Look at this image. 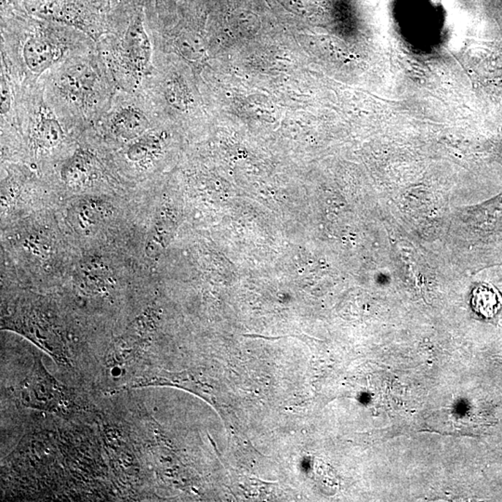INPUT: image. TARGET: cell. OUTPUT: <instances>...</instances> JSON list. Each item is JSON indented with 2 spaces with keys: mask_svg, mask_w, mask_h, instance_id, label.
Returning <instances> with one entry per match:
<instances>
[{
  "mask_svg": "<svg viewBox=\"0 0 502 502\" xmlns=\"http://www.w3.org/2000/svg\"><path fill=\"white\" fill-rule=\"evenodd\" d=\"M61 136V127L53 119H43L37 127V138L40 145H55L59 143Z\"/></svg>",
  "mask_w": 502,
  "mask_h": 502,
  "instance_id": "obj_6",
  "label": "cell"
},
{
  "mask_svg": "<svg viewBox=\"0 0 502 502\" xmlns=\"http://www.w3.org/2000/svg\"><path fill=\"white\" fill-rule=\"evenodd\" d=\"M24 59L33 72L47 69L58 56V50L51 40L35 37L24 46Z\"/></svg>",
  "mask_w": 502,
  "mask_h": 502,
  "instance_id": "obj_2",
  "label": "cell"
},
{
  "mask_svg": "<svg viewBox=\"0 0 502 502\" xmlns=\"http://www.w3.org/2000/svg\"><path fill=\"white\" fill-rule=\"evenodd\" d=\"M123 53L127 64L135 72H143L150 59V45L139 28L130 30L123 43Z\"/></svg>",
  "mask_w": 502,
  "mask_h": 502,
  "instance_id": "obj_1",
  "label": "cell"
},
{
  "mask_svg": "<svg viewBox=\"0 0 502 502\" xmlns=\"http://www.w3.org/2000/svg\"><path fill=\"white\" fill-rule=\"evenodd\" d=\"M474 310L485 319L495 316L502 307V297L499 290L490 284H480L472 296Z\"/></svg>",
  "mask_w": 502,
  "mask_h": 502,
  "instance_id": "obj_4",
  "label": "cell"
},
{
  "mask_svg": "<svg viewBox=\"0 0 502 502\" xmlns=\"http://www.w3.org/2000/svg\"><path fill=\"white\" fill-rule=\"evenodd\" d=\"M91 165L86 154H75L64 168V176L71 183H81L88 178Z\"/></svg>",
  "mask_w": 502,
  "mask_h": 502,
  "instance_id": "obj_5",
  "label": "cell"
},
{
  "mask_svg": "<svg viewBox=\"0 0 502 502\" xmlns=\"http://www.w3.org/2000/svg\"><path fill=\"white\" fill-rule=\"evenodd\" d=\"M147 127V120L141 111L132 107L123 108L113 118V129L123 138L139 136Z\"/></svg>",
  "mask_w": 502,
  "mask_h": 502,
  "instance_id": "obj_3",
  "label": "cell"
}]
</instances>
